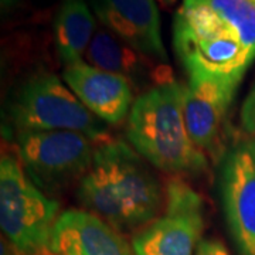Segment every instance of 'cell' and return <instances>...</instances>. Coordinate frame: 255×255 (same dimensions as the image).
Here are the masks:
<instances>
[{
	"instance_id": "obj_1",
	"label": "cell",
	"mask_w": 255,
	"mask_h": 255,
	"mask_svg": "<svg viewBox=\"0 0 255 255\" xmlns=\"http://www.w3.org/2000/svg\"><path fill=\"white\" fill-rule=\"evenodd\" d=\"M173 48L189 81L238 87L255 60V4L183 0L174 16Z\"/></svg>"
},
{
	"instance_id": "obj_2",
	"label": "cell",
	"mask_w": 255,
	"mask_h": 255,
	"mask_svg": "<svg viewBox=\"0 0 255 255\" xmlns=\"http://www.w3.org/2000/svg\"><path fill=\"white\" fill-rule=\"evenodd\" d=\"M82 209L118 231L146 227L163 206V191L147 162L124 140L95 146L92 164L77 189Z\"/></svg>"
},
{
	"instance_id": "obj_3",
	"label": "cell",
	"mask_w": 255,
	"mask_h": 255,
	"mask_svg": "<svg viewBox=\"0 0 255 255\" xmlns=\"http://www.w3.org/2000/svg\"><path fill=\"white\" fill-rule=\"evenodd\" d=\"M186 84L173 75L139 94L129 112L127 139L146 162L172 174H199L209 157L193 143L184 119Z\"/></svg>"
},
{
	"instance_id": "obj_4",
	"label": "cell",
	"mask_w": 255,
	"mask_h": 255,
	"mask_svg": "<svg viewBox=\"0 0 255 255\" xmlns=\"http://www.w3.org/2000/svg\"><path fill=\"white\" fill-rule=\"evenodd\" d=\"M60 203L33 182L17 157L0 162V226L14 255H55L51 238Z\"/></svg>"
},
{
	"instance_id": "obj_5",
	"label": "cell",
	"mask_w": 255,
	"mask_h": 255,
	"mask_svg": "<svg viewBox=\"0 0 255 255\" xmlns=\"http://www.w3.org/2000/svg\"><path fill=\"white\" fill-rule=\"evenodd\" d=\"M10 124L14 132L74 130L97 145L111 139L105 122L98 119L70 87L55 74L38 73L18 87L9 104Z\"/></svg>"
},
{
	"instance_id": "obj_6",
	"label": "cell",
	"mask_w": 255,
	"mask_h": 255,
	"mask_svg": "<svg viewBox=\"0 0 255 255\" xmlns=\"http://www.w3.org/2000/svg\"><path fill=\"white\" fill-rule=\"evenodd\" d=\"M17 159L43 191H60L81 182L97 143L74 130H23L14 133Z\"/></svg>"
},
{
	"instance_id": "obj_7",
	"label": "cell",
	"mask_w": 255,
	"mask_h": 255,
	"mask_svg": "<svg viewBox=\"0 0 255 255\" xmlns=\"http://www.w3.org/2000/svg\"><path fill=\"white\" fill-rule=\"evenodd\" d=\"M204 228L201 196L174 177L166 184L164 213L132 240L133 255H194Z\"/></svg>"
},
{
	"instance_id": "obj_8",
	"label": "cell",
	"mask_w": 255,
	"mask_h": 255,
	"mask_svg": "<svg viewBox=\"0 0 255 255\" xmlns=\"http://www.w3.org/2000/svg\"><path fill=\"white\" fill-rule=\"evenodd\" d=\"M220 196L240 255H255V140L238 142L223 155Z\"/></svg>"
},
{
	"instance_id": "obj_9",
	"label": "cell",
	"mask_w": 255,
	"mask_h": 255,
	"mask_svg": "<svg viewBox=\"0 0 255 255\" xmlns=\"http://www.w3.org/2000/svg\"><path fill=\"white\" fill-rule=\"evenodd\" d=\"M102 26L156 63H167L156 0H92Z\"/></svg>"
},
{
	"instance_id": "obj_10",
	"label": "cell",
	"mask_w": 255,
	"mask_h": 255,
	"mask_svg": "<svg viewBox=\"0 0 255 255\" xmlns=\"http://www.w3.org/2000/svg\"><path fill=\"white\" fill-rule=\"evenodd\" d=\"M236 85L219 81H189L184 90V119L193 143L207 157L223 150L224 130Z\"/></svg>"
},
{
	"instance_id": "obj_11",
	"label": "cell",
	"mask_w": 255,
	"mask_h": 255,
	"mask_svg": "<svg viewBox=\"0 0 255 255\" xmlns=\"http://www.w3.org/2000/svg\"><path fill=\"white\" fill-rule=\"evenodd\" d=\"M63 78L75 97L102 122L118 125L129 117L135 100L133 85L125 77L81 60L67 65Z\"/></svg>"
},
{
	"instance_id": "obj_12",
	"label": "cell",
	"mask_w": 255,
	"mask_h": 255,
	"mask_svg": "<svg viewBox=\"0 0 255 255\" xmlns=\"http://www.w3.org/2000/svg\"><path fill=\"white\" fill-rule=\"evenodd\" d=\"M55 255H133V250L117 228L87 210L60 214L51 238Z\"/></svg>"
},
{
	"instance_id": "obj_13",
	"label": "cell",
	"mask_w": 255,
	"mask_h": 255,
	"mask_svg": "<svg viewBox=\"0 0 255 255\" xmlns=\"http://www.w3.org/2000/svg\"><path fill=\"white\" fill-rule=\"evenodd\" d=\"M84 57L88 64L125 77L137 88L145 87L149 75H152L156 82H160L172 75L169 67L164 65L155 71L153 65L156 61L132 48L101 23H98V27Z\"/></svg>"
},
{
	"instance_id": "obj_14",
	"label": "cell",
	"mask_w": 255,
	"mask_h": 255,
	"mask_svg": "<svg viewBox=\"0 0 255 255\" xmlns=\"http://www.w3.org/2000/svg\"><path fill=\"white\" fill-rule=\"evenodd\" d=\"M98 27L85 0H63L54 20L55 48L67 67L81 61Z\"/></svg>"
},
{
	"instance_id": "obj_15",
	"label": "cell",
	"mask_w": 255,
	"mask_h": 255,
	"mask_svg": "<svg viewBox=\"0 0 255 255\" xmlns=\"http://www.w3.org/2000/svg\"><path fill=\"white\" fill-rule=\"evenodd\" d=\"M241 129L248 136H255V84L250 90L240 112Z\"/></svg>"
},
{
	"instance_id": "obj_16",
	"label": "cell",
	"mask_w": 255,
	"mask_h": 255,
	"mask_svg": "<svg viewBox=\"0 0 255 255\" xmlns=\"http://www.w3.org/2000/svg\"><path fill=\"white\" fill-rule=\"evenodd\" d=\"M194 255H230V253L217 240H201Z\"/></svg>"
},
{
	"instance_id": "obj_17",
	"label": "cell",
	"mask_w": 255,
	"mask_h": 255,
	"mask_svg": "<svg viewBox=\"0 0 255 255\" xmlns=\"http://www.w3.org/2000/svg\"><path fill=\"white\" fill-rule=\"evenodd\" d=\"M0 1H1V10L6 11V10L14 7L20 0H0Z\"/></svg>"
},
{
	"instance_id": "obj_18",
	"label": "cell",
	"mask_w": 255,
	"mask_h": 255,
	"mask_svg": "<svg viewBox=\"0 0 255 255\" xmlns=\"http://www.w3.org/2000/svg\"><path fill=\"white\" fill-rule=\"evenodd\" d=\"M1 255H14L13 253V248L10 247V244L7 241H1Z\"/></svg>"
},
{
	"instance_id": "obj_19",
	"label": "cell",
	"mask_w": 255,
	"mask_h": 255,
	"mask_svg": "<svg viewBox=\"0 0 255 255\" xmlns=\"http://www.w3.org/2000/svg\"><path fill=\"white\" fill-rule=\"evenodd\" d=\"M157 3H160V4H163V6H172L176 3V0H156Z\"/></svg>"
},
{
	"instance_id": "obj_20",
	"label": "cell",
	"mask_w": 255,
	"mask_h": 255,
	"mask_svg": "<svg viewBox=\"0 0 255 255\" xmlns=\"http://www.w3.org/2000/svg\"><path fill=\"white\" fill-rule=\"evenodd\" d=\"M251 1H253V3H254V4H255V0H251Z\"/></svg>"
}]
</instances>
